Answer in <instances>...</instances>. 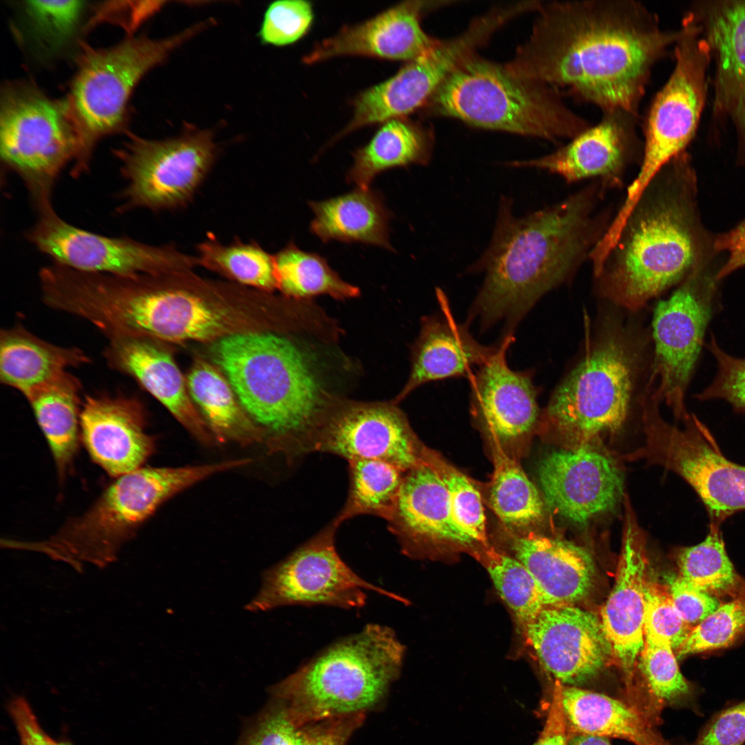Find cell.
<instances>
[{
    "label": "cell",
    "instance_id": "obj_1",
    "mask_svg": "<svg viewBox=\"0 0 745 745\" xmlns=\"http://www.w3.org/2000/svg\"><path fill=\"white\" fill-rule=\"evenodd\" d=\"M537 13L506 68L602 112L639 116L653 68L682 33L664 29L657 14L635 0L543 2Z\"/></svg>",
    "mask_w": 745,
    "mask_h": 745
},
{
    "label": "cell",
    "instance_id": "obj_2",
    "mask_svg": "<svg viewBox=\"0 0 745 745\" xmlns=\"http://www.w3.org/2000/svg\"><path fill=\"white\" fill-rule=\"evenodd\" d=\"M608 190L591 183L560 202L522 217L508 201L478 266L485 279L471 316L486 328H513L545 293L573 276L608 230L615 214L602 209Z\"/></svg>",
    "mask_w": 745,
    "mask_h": 745
},
{
    "label": "cell",
    "instance_id": "obj_3",
    "mask_svg": "<svg viewBox=\"0 0 745 745\" xmlns=\"http://www.w3.org/2000/svg\"><path fill=\"white\" fill-rule=\"evenodd\" d=\"M695 182L684 152L655 176L594 276L602 296L635 311L679 283L702 257Z\"/></svg>",
    "mask_w": 745,
    "mask_h": 745
},
{
    "label": "cell",
    "instance_id": "obj_4",
    "mask_svg": "<svg viewBox=\"0 0 745 745\" xmlns=\"http://www.w3.org/2000/svg\"><path fill=\"white\" fill-rule=\"evenodd\" d=\"M212 352L240 404L268 433L272 451L284 452L329 406L309 359L285 337L233 334L215 343Z\"/></svg>",
    "mask_w": 745,
    "mask_h": 745
},
{
    "label": "cell",
    "instance_id": "obj_5",
    "mask_svg": "<svg viewBox=\"0 0 745 745\" xmlns=\"http://www.w3.org/2000/svg\"><path fill=\"white\" fill-rule=\"evenodd\" d=\"M405 647L394 630L368 624L339 640L271 687L301 725L365 714L398 677Z\"/></svg>",
    "mask_w": 745,
    "mask_h": 745
},
{
    "label": "cell",
    "instance_id": "obj_6",
    "mask_svg": "<svg viewBox=\"0 0 745 745\" xmlns=\"http://www.w3.org/2000/svg\"><path fill=\"white\" fill-rule=\"evenodd\" d=\"M433 115L481 128L557 141L592 124L574 112L554 87L513 75L474 54L460 64L423 107Z\"/></svg>",
    "mask_w": 745,
    "mask_h": 745
},
{
    "label": "cell",
    "instance_id": "obj_7",
    "mask_svg": "<svg viewBox=\"0 0 745 745\" xmlns=\"http://www.w3.org/2000/svg\"><path fill=\"white\" fill-rule=\"evenodd\" d=\"M579 364L553 392L543 420L575 449L624 426L642 361L644 341L630 325L607 318L594 336L586 330Z\"/></svg>",
    "mask_w": 745,
    "mask_h": 745
},
{
    "label": "cell",
    "instance_id": "obj_8",
    "mask_svg": "<svg viewBox=\"0 0 745 745\" xmlns=\"http://www.w3.org/2000/svg\"><path fill=\"white\" fill-rule=\"evenodd\" d=\"M220 464L178 468L141 467L113 481L83 515L68 520L49 539L21 543L68 562L104 566L166 499L220 473Z\"/></svg>",
    "mask_w": 745,
    "mask_h": 745
},
{
    "label": "cell",
    "instance_id": "obj_9",
    "mask_svg": "<svg viewBox=\"0 0 745 745\" xmlns=\"http://www.w3.org/2000/svg\"><path fill=\"white\" fill-rule=\"evenodd\" d=\"M209 25L205 21L166 39H128L104 49L83 46L66 99L79 139L72 177L88 171L100 139L121 130L130 97L143 76Z\"/></svg>",
    "mask_w": 745,
    "mask_h": 745
},
{
    "label": "cell",
    "instance_id": "obj_10",
    "mask_svg": "<svg viewBox=\"0 0 745 745\" xmlns=\"http://www.w3.org/2000/svg\"><path fill=\"white\" fill-rule=\"evenodd\" d=\"M79 147L66 100L52 99L27 83L6 86L0 108L1 162L21 179L37 212L52 207L55 183Z\"/></svg>",
    "mask_w": 745,
    "mask_h": 745
},
{
    "label": "cell",
    "instance_id": "obj_11",
    "mask_svg": "<svg viewBox=\"0 0 745 745\" xmlns=\"http://www.w3.org/2000/svg\"><path fill=\"white\" fill-rule=\"evenodd\" d=\"M674 45V68L653 97L642 124L639 170L627 187L619 214L628 215L646 187L694 137L704 106L711 49L692 17Z\"/></svg>",
    "mask_w": 745,
    "mask_h": 745
},
{
    "label": "cell",
    "instance_id": "obj_12",
    "mask_svg": "<svg viewBox=\"0 0 745 745\" xmlns=\"http://www.w3.org/2000/svg\"><path fill=\"white\" fill-rule=\"evenodd\" d=\"M644 445L629 459H644L682 477L703 502L711 524L719 526L745 511V466L728 459L708 428L693 414L677 427L660 415V401L650 392L639 398Z\"/></svg>",
    "mask_w": 745,
    "mask_h": 745
},
{
    "label": "cell",
    "instance_id": "obj_13",
    "mask_svg": "<svg viewBox=\"0 0 745 745\" xmlns=\"http://www.w3.org/2000/svg\"><path fill=\"white\" fill-rule=\"evenodd\" d=\"M700 259L653 319V371L647 386L682 421L688 415L686 393L699 360L707 327L719 309L718 270Z\"/></svg>",
    "mask_w": 745,
    "mask_h": 745
},
{
    "label": "cell",
    "instance_id": "obj_14",
    "mask_svg": "<svg viewBox=\"0 0 745 745\" xmlns=\"http://www.w3.org/2000/svg\"><path fill=\"white\" fill-rule=\"evenodd\" d=\"M219 148L209 130L187 127L179 136L152 140L130 135L114 155L126 186L117 208L154 212L181 208L212 170Z\"/></svg>",
    "mask_w": 745,
    "mask_h": 745
},
{
    "label": "cell",
    "instance_id": "obj_15",
    "mask_svg": "<svg viewBox=\"0 0 745 745\" xmlns=\"http://www.w3.org/2000/svg\"><path fill=\"white\" fill-rule=\"evenodd\" d=\"M338 526L332 522L267 569L258 593L245 608L254 612L291 605L359 608L366 603V590L405 602L398 595L364 580L342 560L335 546Z\"/></svg>",
    "mask_w": 745,
    "mask_h": 745
},
{
    "label": "cell",
    "instance_id": "obj_16",
    "mask_svg": "<svg viewBox=\"0 0 745 745\" xmlns=\"http://www.w3.org/2000/svg\"><path fill=\"white\" fill-rule=\"evenodd\" d=\"M26 237L54 264L77 271L133 277L184 269L195 256L175 246H154L128 237H108L74 226L53 207L39 211Z\"/></svg>",
    "mask_w": 745,
    "mask_h": 745
},
{
    "label": "cell",
    "instance_id": "obj_17",
    "mask_svg": "<svg viewBox=\"0 0 745 745\" xmlns=\"http://www.w3.org/2000/svg\"><path fill=\"white\" fill-rule=\"evenodd\" d=\"M321 452L347 459H378L405 472L421 460L419 446L395 403L328 406L317 423L287 450L288 457Z\"/></svg>",
    "mask_w": 745,
    "mask_h": 745
},
{
    "label": "cell",
    "instance_id": "obj_18",
    "mask_svg": "<svg viewBox=\"0 0 745 745\" xmlns=\"http://www.w3.org/2000/svg\"><path fill=\"white\" fill-rule=\"evenodd\" d=\"M522 629L543 669L562 685L582 687L613 657L601 619L575 605L546 607Z\"/></svg>",
    "mask_w": 745,
    "mask_h": 745
},
{
    "label": "cell",
    "instance_id": "obj_19",
    "mask_svg": "<svg viewBox=\"0 0 745 745\" xmlns=\"http://www.w3.org/2000/svg\"><path fill=\"white\" fill-rule=\"evenodd\" d=\"M602 113L595 125L551 153L511 164L548 171L568 183L590 179L608 190L622 187L628 168L642 160L639 116L622 110Z\"/></svg>",
    "mask_w": 745,
    "mask_h": 745
},
{
    "label": "cell",
    "instance_id": "obj_20",
    "mask_svg": "<svg viewBox=\"0 0 745 745\" xmlns=\"http://www.w3.org/2000/svg\"><path fill=\"white\" fill-rule=\"evenodd\" d=\"M538 476L548 506L576 524H584L612 509L623 496L618 464L593 444L548 454Z\"/></svg>",
    "mask_w": 745,
    "mask_h": 745
},
{
    "label": "cell",
    "instance_id": "obj_21",
    "mask_svg": "<svg viewBox=\"0 0 745 745\" xmlns=\"http://www.w3.org/2000/svg\"><path fill=\"white\" fill-rule=\"evenodd\" d=\"M437 3L401 2L364 22L344 26L316 43L303 61L310 65L344 56L410 61L439 41L424 32L420 21L423 13Z\"/></svg>",
    "mask_w": 745,
    "mask_h": 745
},
{
    "label": "cell",
    "instance_id": "obj_22",
    "mask_svg": "<svg viewBox=\"0 0 745 745\" xmlns=\"http://www.w3.org/2000/svg\"><path fill=\"white\" fill-rule=\"evenodd\" d=\"M80 435L93 461L115 477L141 468L155 449L141 406L127 397H86Z\"/></svg>",
    "mask_w": 745,
    "mask_h": 745
},
{
    "label": "cell",
    "instance_id": "obj_23",
    "mask_svg": "<svg viewBox=\"0 0 745 745\" xmlns=\"http://www.w3.org/2000/svg\"><path fill=\"white\" fill-rule=\"evenodd\" d=\"M640 530L630 513L615 583L601 610V622L613 657L621 668L628 692L637 660L644 645V615L646 561Z\"/></svg>",
    "mask_w": 745,
    "mask_h": 745
},
{
    "label": "cell",
    "instance_id": "obj_24",
    "mask_svg": "<svg viewBox=\"0 0 745 745\" xmlns=\"http://www.w3.org/2000/svg\"><path fill=\"white\" fill-rule=\"evenodd\" d=\"M510 336L477 368L471 381L474 413L494 435L510 439L531 431L539 417L537 391L528 371H515L506 353Z\"/></svg>",
    "mask_w": 745,
    "mask_h": 745
},
{
    "label": "cell",
    "instance_id": "obj_25",
    "mask_svg": "<svg viewBox=\"0 0 745 745\" xmlns=\"http://www.w3.org/2000/svg\"><path fill=\"white\" fill-rule=\"evenodd\" d=\"M115 369L135 378L199 441L215 438L188 398L183 376L171 356L143 337L110 339L105 352Z\"/></svg>",
    "mask_w": 745,
    "mask_h": 745
},
{
    "label": "cell",
    "instance_id": "obj_26",
    "mask_svg": "<svg viewBox=\"0 0 745 745\" xmlns=\"http://www.w3.org/2000/svg\"><path fill=\"white\" fill-rule=\"evenodd\" d=\"M388 528L405 549L427 542L460 544L446 486L436 468L423 459L406 471Z\"/></svg>",
    "mask_w": 745,
    "mask_h": 745
},
{
    "label": "cell",
    "instance_id": "obj_27",
    "mask_svg": "<svg viewBox=\"0 0 745 745\" xmlns=\"http://www.w3.org/2000/svg\"><path fill=\"white\" fill-rule=\"evenodd\" d=\"M497 347L479 343L466 326L446 313L424 317L413 348L410 376L394 403L426 383L470 375L471 370L485 363Z\"/></svg>",
    "mask_w": 745,
    "mask_h": 745
},
{
    "label": "cell",
    "instance_id": "obj_28",
    "mask_svg": "<svg viewBox=\"0 0 745 745\" xmlns=\"http://www.w3.org/2000/svg\"><path fill=\"white\" fill-rule=\"evenodd\" d=\"M706 39L716 61L713 110L733 123L745 157V1L715 8Z\"/></svg>",
    "mask_w": 745,
    "mask_h": 745
},
{
    "label": "cell",
    "instance_id": "obj_29",
    "mask_svg": "<svg viewBox=\"0 0 745 745\" xmlns=\"http://www.w3.org/2000/svg\"><path fill=\"white\" fill-rule=\"evenodd\" d=\"M515 557L532 573L553 606L575 605L590 593L595 577L591 555L559 538L529 534L514 539Z\"/></svg>",
    "mask_w": 745,
    "mask_h": 745
},
{
    "label": "cell",
    "instance_id": "obj_30",
    "mask_svg": "<svg viewBox=\"0 0 745 745\" xmlns=\"http://www.w3.org/2000/svg\"><path fill=\"white\" fill-rule=\"evenodd\" d=\"M558 683L569 734L617 738L635 745H673L656 731L644 712L630 702Z\"/></svg>",
    "mask_w": 745,
    "mask_h": 745
},
{
    "label": "cell",
    "instance_id": "obj_31",
    "mask_svg": "<svg viewBox=\"0 0 745 745\" xmlns=\"http://www.w3.org/2000/svg\"><path fill=\"white\" fill-rule=\"evenodd\" d=\"M88 360L80 349L53 345L21 326L1 331V382L21 392L26 398L67 372V368Z\"/></svg>",
    "mask_w": 745,
    "mask_h": 745
},
{
    "label": "cell",
    "instance_id": "obj_32",
    "mask_svg": "<svg viewBox=\"0 0 745 745\" xmlns=\"http://www.w3.org/2000/svg\"><path fill=\"white\" fill-rule=\"evenodd\" d=\"M308 205L315 215L310 230L323 242H359L393 250L388 235L391 212L375 190L357 188Z\"/></svg>",
    "mask_w": 745,
    "mask_h": 745
},
{
    "label": "cell",
    "instance_id": "obj_33",
    "mask_svg": "<svg viewBox=\"0 0 745 745\" xmlns=\"http://www.w3.org/2000/svg\"><path fill=\"white\" fill-rule=\"evenodd\" d=\"M431 149L432 138L423 127L406 117L389 119L368 143L353 152L346 181L357 188H370L374 179L387 170L426 164Z\"/></svg>",
    "mask_w": 745,
    "mask_h": 745
},
{
    "label": "cell",
    "instance_id": "obj_34",
    "mask_svg": "<svg viewBox=\"0 0 745 745\" xmlns=\"http://www.w3.org/2000/svg\"><path fill=\"white\" fill-rule=\"evenodd\" d=\"M80 388L78 379L67 372L26 397L61 479L67 474L79 447Z\"/></svg>",
    "mask_w": 745,
    "mask_h": 745
},
{
    "label": "cell",
    "instance_id": "obj_35",
    "mask_svg": "<svg viewBox=\"0 0 745 745\" xmlns=\"http://www.w3.org/2000/svg\"><path fill=\"white\" fill-rule=\"evenodd\" d=\"M189 393L203 413L217 441L250 445L267 438L239 406L229 384L212 366L197 364L188 377Z\"/></svg>",
    "mask_w": 745,
    "mask_h": 745
},
{
    "label": "cell",
    "instance_id": "obj_36",
    "mask_svg": "<svg viewBox=\"0 0 745 745\" xmlns=\"http://www.w3.org/2000/svg\"><path fill=\"white\" fill-rule=\"evenodd\" d=\"M277 287L306 299L328 295L337 299L357 297L359 289L343 281L321 255L299 249L292 241L274 255Z\"/></svg>",
    "mask_w": 745,
    "mask_h": 745
},
{
    "label": "cell",
    "instance_id": "obj_37",
    "mask_svg": "<svg viewBox=\"0 0 745 745\" xmlns=\"http://www.w3.org/2000/svg\"><path fill=\"white\" fill-rule=\"evenodd\" d=\"M350 488L346 505L333 521L340 525L358 515L390 519L405 471L378 459L348 461Z\"/></svg>",
    "mask_w": 745,
    "mask_h": 745
},
{
    "label": "cell",
    "instance_id": "obj_38",
    "mask_svg": "<svg viewBox=\"0 0 745 745\" xmlns=\"http://www.w3.org/2000/svg\"><path fill=\"white\" fill-rule=\"evenodd\" d=\"M679 575L717 598L728 599L739 588L743 577L736 571L724 544L719 526L710 524L705 539L677 550Z\"/></svg>",
    "mask_w": 745,
    "mask_h": 745
},
{
    "label": "cell",
    "instance_id": "obj_39",
    "mask_svg": "<svg viewBox=\"0 0 745 745\" xmlns=\"http://www.w3.org/2000/svg\"><path fill=\"white\" fill-rule=\"evenodd\" d=\"M197 252V264L239 283L265 290L277 287L274 255L254 241L246 243L236 238L225 245L209 233Z\"/></svg>",
    "mask_w": 745,
    "mask_h": 745
},
{
    "label": "cell",
    "instance_id": "obj_40",
    "mask_svg": "<svg viewBox=\"0 0 745 745\" xmlns=\"http://www.w3.org/2000/svg\"><path fill=\"white\" fill-rule=\"evenodd\" d=\"M490 503L498 518L514 528H527L544 518L543 500L522 469L508 457L496 464L490 490Z\"/></svg>",
    "mask_w": 745,
    "mask_h": 745
},
{
    "label": "cell",
    "instance_id": "obj_41",
    "mask_svg": "<svg viewBox=\"0 0 745 745\" xmlns=\"http://www.w3.org/2000/svg\"><path fill=\"white\" fill-rule=\"evenodd\" d=\"M639 666L650 700L647 714L653 721L666 706H682L693 702L695 689L682 675L671 645L665 642L644 640Z\"/></svg>",
    "mask_w": 745,
    "mask_h": 745
},
{
    "label": "cell",
    "instance_id": "obj_42",
    "mask_svg": "<svg viewBox=\"0 0 745 745\" xmlns=\"http://www.w3.org/2000/svg\"><path fill=\"white\" fill-rule=\"evenodd\" d=\"M484 563L497 592L522 628L542 609L553 606L530 570L517 558L487 549Z\"/></svg>",
    "mask_w": 745,
    "mask_h": 745
},
{
    "label": "cell",
    "instance_id": "obj_43",
    "mask_svg": "<svg viewBox=\"0 0 745 745\" xmlns=\"http://www.w3.org/2000/svg\"><path fill=\"white\" fill-rule=\"evenodd\" d=\"M745 639V579L737 592L693 628L677 658L729 648Z\"/></svg>",
    "mask_w": 745,
    "mask_h": 745
},
{
    "label": "cell",
    "instance_id": "obj_44",
    "mask_svg": "<svg viewBox=\"0 0 745 745\" xmlns=\"http://www.w3.org/2000/svg\"><path fill=\"white\" fill-rule=\"evenodd\" d=\"M438 471L448 493L451 517L460 544H486V518L479 493L455 469L444 466Z\"/></svg>",
    "mask_w": 745,
    "mask_h": 745
},
{
    "label": "cell",
    "instance_id": "obj_45",
    "mask_svg": "<svg viewBox=\"0 0 745 745\" xmlns=\"http://www.w3.org/2000/svg\"><path fill=\"white\" fill-rule=\"evenodd\" d=\"M83 1H28L23 5L30 27L45 48L54 52L71 39L86 8Z\"/></svg>",
    "mask_w": 745,
    "mask_h": 745
},
{
    "label": "cell",
    "instance_id": "obj_46",
    "mask_svg": "<svg viewBox=\"0 0 745 745\" xmlns=\"http://www.w3.org/2000/svg\"><path fill=\"white\" fill-rule=\"evenodd\" d=\"M693 627L675 608L668 590L658 584L646 582L644 588V640L669 643L675 651Z\"/></svg>",
    "mask_w": 745,
    "mask_h": 745
},
{
    "label": "cell",
    "instance_id": "obj_47",
    "mask_svg": "<svg viewBox=\"0 0 745 745\" xmlns=\"http://www.w3.org/2000/svg\"><path fill=\"white\" fill-rule=\"evenodd\" d=\"M315 14L310 1L281 0L267 8L259 32L262 43L275 46L292 44L310 30Z\"/></svg>",
    "mask_w": 745,
    "mask_h": 745
},
{
    "label": "cell",
    "instance_id": "obj_48",
    "mask_svg": "<svg viewBox=\"0 0 745 745\" xmlns=\"http://www.w3.org/2000/svg\"><path fill=\"white\" fill-rule=\"evenodd\" d=\"M705 346L716 361L717 372L711 383L695 397L700 401L724 399L735 412L745 413V357L726 352L713 334Z\"/></svg>",
    "mask_w": 745,
    "mask_h": 745
},
{
    "label": "cell",
    "instance_id": "obj_49",
    "mask_svg": "<svg viewBox=\"0 0 745 745\" xmlns=\"http://www.w3.org/2000/svg\"><path fill=\"white\" fill-rule=\"evenodd\" d=\"M269 706L239 745H303L304 726L281 701Z\"/></svg>",
    "mask_w": 745,
    "mask_h": 745
},
{
    "label": "cell",
    "instance_id": "obj_50",
    "mask_svg": "<svg viewBox=\"0 0 745 745\" xmlns=\"http://www.w3.org/2000/svg\"><path fill=\"white\" fill-rule=\"evenodd\" d=\"M668 590L679 615L692 627L704 621L721 603L679 575L668 579Z\"/></svg>",
    "mask_w": 745,
    "mask_h": 745
},
{
    "label": "cell",
    "instance_id": "obj_51",
    "mask_svg": "<svg viewBox=\"0 0 745 745\" xmlns=\"http://www.w3.org/2000/svg\"><path fill=\"white\" fill-rule=\"evenodd\" d=\"M744 742L745 699L717 714L694 745H743Z\"/></svg>",
    "mask_w": 745,
    "mask_h": 745
},
{
    "label": "cell",
    "instance_id": "obj_52",
    "mask_svg": "<svg viewBox=\"0 0 745 745\" xmlns=\"http://www.w3.org/2000/svg\"><path fill=\"white\" fill-rule=\"evenodd\" d=\"M364 714L335 717L304 726L303 745H346Z\"/></svg>",
    "mask_w": 745,
    "mask_h": 745
},
{
    "label": "cell",
    "instance_id": "obj_53",
    "mask_svg": "<svg viewBox=\"0 0 745 745\" xmlns=\"http://www.w3.org/2000/svg\"><path fill=\"white\" fill-rule=\"evenodd\" d=\"M8 709L16 725L21 745H72L68 742H57L48 736L23 697L11 701Z\"/></svg>",
    "mask_w": 745,
    "mask_h": 745
},
{
    "label": "cell",
    "instance_id": "obj_54",
    "mask_svg": "<svg viewBox=\"0 0 745 745\" xmlns=\"http://www.w3.org/2000/svg\"><path fill=\"white\" fill-rule=\"evenodd\" d=\"M713 248L715 252L724 251L728 254L717 272L719 281L745 266V219L728 232L719 235L714 240Z\"/></svg>",
    "mask_w": 745,
    "mask_h": 745
},
{
    "label": "cell",
    "instance_id": "obj_55",
    "mask_svg": "<svg viewBox=\"0 0 745 745\" xmlns=\"http://www.w3.org/2000/svg\"><path fill=\"white\" fill-rule=\"evenodd\" d=\"M568 737L559 683L555 682L546 720L539 737L533 745H568Z\"/></svg>",
    "mask_w": 745,
    "mask_h": 745
},
{
    "label": "cell",
    "instance_id": "obj_56",
    "mask_svg": "<svg viewBox=\"0 0 745 745\" xmlns=\"http://www.w3.org/2000/svg\"><path fill=\"white\" fill-rule=\"evenodd\" d=\"M150 3L141 1L139 5L132 6L115 5L110 4H110L105 5L104 3L97 8L95 19L120 21L121 23L126 25L128 29L132 30L160 7L161 2L157 5L155 4L156 2L151 5Z\"/></svg>",
    "mask_w": 745,
    "mask_h": 745
},
{
    "label": "cell",
    "instance_id": "obj_57",
    "mask_svg": "<svg viewBox=\"0 0 745 745\" xmlns=\"http://www.w3.org/2000/svg\"><path fill=\"white\" fill-rule=\"evenodd\" d=\"M568 745H612L608 738L583 735L569 734Z\"/></svg>",
    "mask_w": 745,
    "mask_h": 745
}]
</instances>
